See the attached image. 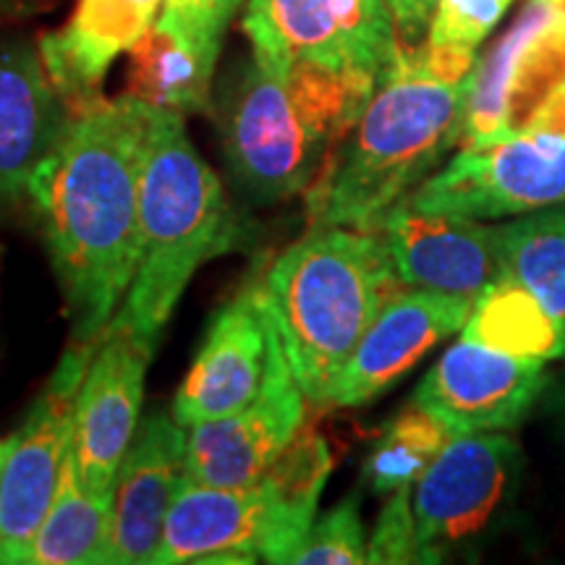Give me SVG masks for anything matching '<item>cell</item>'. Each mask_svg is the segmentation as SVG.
<instances>
[{
	"label": "cell",
	"instance_id": "1",
	"mask_svg": "<svg viewBox=\"0 0 565 565\" xmlns=\"http://www.w3.org/2000/svg\"><path fill=\"white\" fill-rule=\"evenodd\" d=\"M147 126L150 105L131 95L84 103L26 183L74 343L105 333L137 273Z\"/></svg>",
	"mask_w": 565,
	"mask_h": 565
},
{
	"label": "cell",
	"instance_id": "2",
	"mask_svg": "<svg viewBox=\"0 0 565 565\" xmlns=\"http://www.w3.org/2000/svg\"><path fill=\"white\" fill-rule=\"evenodd\" d=\"M477 53L398 45V53L309 189L312 225L377 228L463 137Z\"/></svg>",
	"mask_w": 565,
	"mask_h": 565
},
{
	"label": "cell",
	"instance_id": "3",
	"mask_svg": "<svg viewBox=\"0 0 565 565\" xmlns=\"http://www.w3.org/2000/svg\"><path fill=\"white\" fill-rule=\"evenodd\" d=\"M374 89L372 76L252 53L217 108L225 166L238 192L257 204L309 192Z\"/></svg>",
	"mask_w": 565,
	"mask_h": 565
},
{
	"label": "cell",
	"instance_id": "4",
	"mask_svg": "<svg viewBox=\"0 0 565 565\" xmlns=\"http://www.w3.org/2000/svg\"><path fill=\"white\" fill-rule=\"evenodd\" d=\"M398 291L404 280L374 228L312 225L270 265L259 296L309 404L328 406L359 341Z\"/></svg>",
	"mask_w": 565,
	"mask_h": 565
},
{
	"label": "cell",
	"instance_id": "5",
	"mask_svg": "<svg viewBox=\"0 0 565 565\" xmlns=\"http://www.w3.org/2000/svg\"><path fill=\"white\" fill-rule=\"evenodd\" d=\"M244 244L223 183L189 139L183 116L150 108L139 194V263L113 320L158 345L189 280Z\"/></svg>",
	"mask_w": 565,
	"mask_h": 565
},
{
	"label": "cell",
	"instance_id": "6",
	"mask_svg": "<svg viewBox=\"0 0 565 565\" xmlns=\"http://www.w3.org/2000/svg\"><path fill=\"white\" fill-rule=\"evenodd\" d=\"M333 456L303 422L270 469L246 487H210L183 477L154 565L288 563L315 524Z\"/></svg>",
	"mask_w": 565,
	"mask_h": 565
},
{
	"label": "cell",
	"instance_id": "7",
	"mask_svg": "<svg viewBox=\"0 0 565 565\" xmlns=\"http://www.w3.org/2000/svg\"><path fill=\"white\" fill-rule=\"evenodd\" d=\"M416 210L500 221L565 204V82L503 139L461 147L412 196Z\"/></svg>",
	"mask_w": 565,
	"mask_h": 565
},
{
	"label": "cell",
	"instance_id": "8",
	"mask_svg": "<svg viewBox=\"0 0 565 565\" xmlns=\"http://www.w3.org/2000/svg\"><path fill=\"white\" fill-rule=\"evenodd\" d=\"M505 433H456L412 487L422 561L443 563L490 532L519 479Z\"/></svg>",
	"mask_w": 565,
	"mask_h": 565
},
{
	"label": "cell",
	"instance_id": "9",
	"mask_svg": "<svg viewBox=\"0 0 565 565\" xmlns=\"http://www.w3.org/2000/svg\"><path fill=\"white\" fill-rule=\"evenodd\" d=\"M97 343H74L42 387L30 414L9 440L0 475V563L19 565L51 511L74 440L76 398Z\"/></svg>",
	"mask_w": 565,
	"mask_h": 565
},
{
	"label": "cell",
	"instance_id": "10",
	"mask_svg": "<svg viewBox=\"0 0 565 565\" xmlns=\"http://www.w3.org/2000/svg\"><path fill=\"white\" fill-rule=\"evenodd\" d=\"M244 32L263 58L377 82L401 45L385 0H249Z\"/></svg>",
	"mask_w": 565,
	"mask_h": 565
},
{
	"label": "cell",
	"instance_id": "11",
	"mask_svg": "<svg viewBox=\"0 0 565 565\" xmlns=\"http://www.w3.org/2000/svg\"><path fill=\"white\" fill-rule=\"evenodd\" d=\"M565 82V17L547 0L529 6L484 58L477 61L461 145L503 139Z\"/></svg>",
	"mask_w": 565,
	"mask_h": 565
},
{
	"label": "cell",
	"instance_id": "12",
	"mask_svg": "<svg viewBox=\"0 0 565 565\" xmlns=\"http://www.w3.org/2000/svg\"><path fill=\"white\" fill-rule=\"evenodd\" d=\"M154 349L116 320L100 335L76 398L71 440L76 475L92 494H113L118 466L141 422V395Z\"/></svg>",
	"mask_w": 565,
	"mask_h": 565
},
{
	"label": "cell",
	"instance_id": "13",
	"mask_svg": "<svg viewBox=\"0 0 565 565\" xmlns=\"http://www.w3.org/2000/svg\"><path fill=\"white\" fill-rule=\"evenodd\" d=\"M280 353V335L259 296V282L244 288L212 320L173 401V419L192 429L242 412L265 391Z\"/></svg>",
	"mask_w": 565,
	"mask_h": 565
},
{
	"label": "cell",
	"instance_id": "14",
	"mask_svg": "<svg viewBox=\"0 0 565 565\" xmlns=\"http://www.w3.org/2000/svg\"><path fill=\"white\" fill-rule=\"evenodd\" d=\"M374 231L385 236L406 288L456 294L477 301L508 275L503 225L450 212H424L404 200Z\"/></svg>",
	"mask_w": 565,
	"mask_h": 565
},
{
	"label": "cell",
	"instance_id": "15",
	"mask_svg": "<svg viewBox=\"0 0 565 565\" xmlns=\"http://www.w3.org/2000/svg\"><path fill=\"white\" fill-rule=\"evenodd\" d=\"M307 404L282 349L254 404L189 429L186 479L210 487L257 482L307 422Z\"/></svg>",
	"mask_w": 565,
	"mask_h": 565
},
{
	"label": "cell",
	"instance_id": "16",
	"mask_svg": "<svg viewBox=\"0 0 565 565\" xmlns=\"http://www.w3.org/2000/svg\"><path fill=\"white\" fill-rule=\"evenodd\" d=\"M545 385V364L461 338L424 374L414 401L454 433H503L524 419Z\"/></svg>",
	"mask_w": 565,
	"mask_h": 565
},
{
	"label": "cell",
	"instance_id": "17",
	"mask_svg": "<svg viewBox=\"0 0 565 565\" xmlns=\"http://www.w3.org/2000/svg\"><path fill=\"white\" fill-rule=\"evenodd\" d=\"M183 477L186 429L173 414L150 412L139 422L113 484L110 565H154Z\"/></svg>",
	"mask_w": 565,
	"mask_h": 565
},
{
	"label": "cell",
	"instance_id": "18",
	"mask_svg": "<svg viewBox=\"0 0 565 565\" xmlns=\"http://www.w3.org/2000/svg\"><path fill=\"white\" fill-rule=\"evenodd\" d=\"M475 301L408 288L385 303L335 380L328 406L356 408L383 395L437 343L463 330Z\"/></svg>",
	"mask_w": 565,
	"mask_h": 565
},
{
	"label": "cell",
	"instance_id": "19",
	"mask_svg": "<svg viewBox=\"0 0 565 565\" xmlns=\"http://www.w3.org/2000/svg\"><path fill=\"white\" fill-rule=\"evenodd\" d=\"M71 118L40 47L0 38V194L17 200L58 145Z\"/></svg>",
	"mask_w": 565,
	"mask_h": 565
},
{
	"label": "cell",
	"instance_id": "20",
	"mask_svg": "<svg viewBox=\"0 0 565 565\" xmlns=\"http://www.w3.org/2000/svg\"><path fill=\"white\" fill-rule=\"evenodd\" d=\"M162 0H79L68 24L42 34L38 47L68 110L100 97V84L158 21Z\"/></svg>",
	"mask_w": 565,
	"mask_h": 565
},
{
	"label": "cell",
	"instance_id": "21",
	"mask_svg": "<svg viewBox=\"0 0 565 565\" xmlns=\"http://www.w3.org/2000/svg\"><path fill=\"white\" fill-rule=\"evenodd\" d=\"M461 338L526 362L547 364L565 356V320L513 275L479 296Z\"/></svg>",
	"mask_w": 565,
	"mask_h": 565
},
{
	"label": "cell",
	"instance_id": "22",
	"mask_svg": "<svg viewBox=\"0 0 565 565\" xmlns=\"http://www.w3.org/2000/svg\"><path fill=\"white\" fill-rule=\"evenodd\" d=\"M129 55L126 95L179 116L210 110L217 55L202 51L160 21H154L152 30L131 47Z\"/></svg>",
	"mask_w": 565,
	"mask_h": 565
},
{
	"label": "cell",
	"instance_id": "23",
	"mask_svg": "<svg viewBox=\"0 0 565 565\" xmlns=\"http://www.w3.org/2000/svg\"><path fill=\"white\" fill-rule=\"evenodd\" d=\"M113 494H92L76 475L74 454L63 463L51 511L24 550V565H103L110 563Z\"/></svg>",
	"mask_w": 565,
	"mask_h": 565
},
{
	"label": "cell",
	"instance_id": "24",
	"mask_svg": "<svg viewBox=\"0 0 565 565\" xmlns=\"http://www.w3.org/2000/svg\"><path fill=\"white\" fill-rule=\"evenodd\" d=\"M456 433L440 416L414 401L383 429L364 463V477L374 494L414 487L429 463L440 456Z\"/></svg>",
	"mask_w": 565,
	"mask_h": 565
},
{
	"label": "cell",
	"instance_id": "25",
	"mask_svg": "<svg viewBox=\"0 0 565 565\" xmlns=\"http://www.w3.org/2000/svg\"><path fill=\"white\" fill-rule=\"evenodd\" d=\"M508 275L524 282L565 320V204L505 223Z\"/></svg>",
	"mask_w": 565,
	"mask_h": 565
},
{
	"label": "cell",
	"instance_id": "26",
	"mask_svg": "<svg viewBox=\"0 0 565 565\" xmlns=\"http://www.w3.org/2000/svg\"><path fill=\"white\" fill-rule=\"evenodd\" d=\"M366 534L362 521V498L349 494L341 503L315 519L299 550L291 555L294 565H362L366 563Z\"/></svg>",
	"mask_w": 565,
	"mask_h": 565
},
{
	"label": "cell",
	"instance_id": "27",
	"mask_svg": "<svg viewBox=\"0 0 565 565\" xmlns=\"http://www.w3.org/2000/svg\"><path fill=\"white\" fill-rule=\"evenodd\" d=\"M513 0H437L427 42L433 47L477 53Z\"/></svg>",
	"mask_w": 565,
	"mask_h": 565
},
{
	"label": "cell",
	"instance_id": "28",
	"mask_svg": "<svg viewBox=\"0 0 565 565\" xmlns=\"http://www.w3.org/2000/svg\"><path fill=\"white\" fill-rule=\"evenodd\" d=\"M366 563L372 565H408L424 563L416 515L412 503V487L391 492L383 505L374 532L366 545Z\"/></svg>",
	"mask_w": 565,
	"mask_h": 565
},
{
	"label": "cell",
	"instance_id": "29",
	"mask_svg": "<svg viewBox=\"0 0 565 565\" xmlns=\"http://www.w3.org/2000/svg\"><path fill=\"white\" fill-rule=\"evenodd\" d=\"M244 0H162L160 24L210 55H221L223 34Z\"/></svg>",
	"mask_w": 565,
	"mask_h": 565
},
{
	"label": "cell",
	"instance_id": "30",
	"mask_svg": "<svg viewBox=\"0 0 565 565\" xmlns=\"http://www.w3.org/2000/svg\"><path fill=\"white\" fill-rule=\"evenodd\" d=\"M385 3L391 9L395 34H398L401 45H422L427 40L429 24H433L437 0H385Z\"/></svg>",
	"mask_w": 565,
	"mask_h": 565
},
{
	"label": "cell",
	"instance_id": "31",
	"mask_svg": "<svg viewBox=\"0 0 565 565\" xmlns=\"http://www.w3.org/2000/svg\"><path fill=\"white\" fill-rule=\"evenodd\" d=\"M6 456H9V443H0V475H3V466H6Z\"/></svg>",
	"mask_w": 565,
	"mask_h": 565
},
{
	"label": "cell",
	"instance_id": "32",
	"mask_svg": "<svg viewBox=\"0 0 565 565\" xmlns=\"http://www.w3.org/2000/svg\"><path fill=\"white\" fill-rule=\"evenodd\" d=\"M547 3H550V6H555V9L561 11L563 17H565V0H547Z\"/></svg>",
	"mask_w": 565,
	"mask_h": 565
},
{
	"label": "cell",
	"instance_id": "33",
	"mask_svg": "<svg viewBox=\"0 0 565 565\" xmlns=\"http://www.w3.org/2000/svg\"><path fill=\"white\" fill-rule=\"evenodd\" d=\"M563 429H565V412H563Z\"/></svg>",
	"mask_w": 565,
	"mask_h": 565
},
{
	"label": "cell",
	"instance_id": "34",
	"mask_svg": "<svg viewBox=\"0 0 565 565\" xmlns=\"http://www.w3.org/2000/svg\"><path fill=\"white\" fill-rule=\"evenodd\" d=\"M0 202H6V196H3V194H0Z\"/></svg>",
	"mask_w": 565,
	"mask_h": 565
}]
</instances>
